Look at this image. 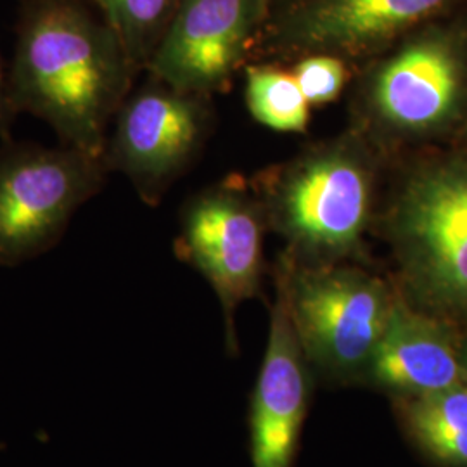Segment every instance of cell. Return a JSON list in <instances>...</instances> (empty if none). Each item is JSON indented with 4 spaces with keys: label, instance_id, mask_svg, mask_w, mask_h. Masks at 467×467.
<instances>
[{
    "label": "cell",
    "instance_id": "cell-14",
    "mask_svg": "<svg viewBox=\"0 0 467 467\" xmlns=\"http://www.w3.org/2000/svg\"><path fill=\"white\" fill-rule=\"evenodd\" d=\"M244 99L251 117L284 134H303L310 125V104L291 67H244Z\"/></svg>",
    "mask_w": 467,
    "mask_h": 467
},
{
    "label": "cell",
    "instance_id": "cell-8",
    "mask_svg": "<svg viewBox=\"0 0 467 467\" xmlns=\"http://www.w3.org/2000/svg\"><path fill=\"white\" fill-rule=\"evenodd\" d=\"M212 119L208 96L182 92L150 77L118 109L102 163L108 173H123L144 202L158 204L200 156Z\"/></svg>",
    "mask_w": 467,
    "mask_h": 467
},
{
    "label": "cell",
    "instance_id": "cell-6",
    "mask_svg": "<svg viewBox=\"0 0 467 467\" xmlns=\"http://www.w3.org/2000/svg\"><path fill=\"white\" fill-rule=\"evenodd\" d=\"M102 160L71 146L9 142L0 150V264L50 250L75 212L100 191Z\"/></svg>",
    "mask_w": 467,
    "mask_h": 467
},
{
    "label": "cell",
    "instance_id": "cell-4",
    "mask_svg": "<svg viewBox=\"0 0 467 467\" xmlns=\"http://www.w3.org/2000/svg\"><path fill=\"white\" fill-rule=\"evenodd\" d=\"M464 36L422 26L360 69L351 99V129L384 160L403 146L447 130L467 96Z\"/></svg>",
    "mask_w": 467,
    "mask_h": 467
},
{
    "label": "cell",
    "instance_id": "cell-16",
    "mask_svg": "<svg viewBox=\"0 0 467 467\" xmlns=\"http://www.w3.org/2000/svg\"><path fill=\"white\" fill-rule=\"evenodd\" d=\"M291 71L310 106L337 99L350 78V65L331 54H310L295 61Z\"/></svg>",
    "mask_w": 467,
    "mask_h": 467
},
{
    "label": "cell",
    "instance_id": "cell-17",
    "mask_svg": "<svg viewBox=\"0 0 467 467\" xmlns=\"http://www.w3.org/2000/svg\"><path fill=\"white\" fill-rule=\"evenodd\" d=\"M15 113L9 104V96H7V77L4 75L2 63H0V135L7 140L9 139V129L11 121L15 119Z\"/></svg>",
    "mask_w": 467,
    "mask_h": 467
},
{
    "label": "cell",
    "instance_id": "cell-13",
    "mask_svg": "<svg viewBox=\"0 0 467 467\" xmlns=\"http://www.w3.org/2000/svg\"><path fill=\"white\" fill-rule=\"evenodd\" d=\"M401 412L409 433L434 461L467 467V381L433 395L405 399Z\"/></svg>",
    "mask_w": 467,
    "mask_h": 467
},
{
    "label": "cell",
    "instance_id": "cell-3",
    "mask_svg": "<svg viewBox=\"0 0 467 467\" xmlns=\"http://www.w3.org/2000/svg\"><path fill=\"white\" fill-rule=\"evenodd\" d=\"M400 295L436 317H467V150L401 171L379 212Z\"/></svg>",
    "mask_w": 467,
    "mask_h": 467
},
{
    "label": "cell",
    "instance_id": "cell-9",
    "mask_svg": "<svg viewBox=\"0 0 467 467\" xmlns=\"http://www.w3.org/2000/svg\"><path fill=\"white\" fill-rule=\"evenodd\" d=\"M265 227L254 192L237 177L206 187L181 213L177 251L213 287L227 331L239 305L260 291Z\"/></svg>",
    "mask_w": 467,
    "mask_h": 467
},
{
    "label": "cell",
    "instance_id": "cell-5",
    "mask_svg": "<svg viewBox=\"0 0 467 467\" xmlns=\"http://www.w3.org/2000/svg\"><path fill=\"white\" fill-rule=\"evenodd\" d=\"M277 287L305 358L339 378L368 370L399 289L362 267L296 265L285 258Z\"/></svg>",
    "mask_w": 467,
    "mask_h": 467
},
{
    "label": "cell",
    "instance_id": "cell-15",
    "mask_svg": "<svg viewBox=\"0 0 467 467\" xmlns=\"http://www.w3.org/2000/svg\"><path fill=\"white\" fill-rule=\"evenodd\" d=\"M135 73L146 69L179 0H94Z\"/></svg>",
    "mask_w": 467,
    "mask_h": 467
},
{
    "label": "cell",
    "instance_id": "cell-7",
    "mask_svg": "<svg viewBox=\"0 0 467 467\" xmlns=\"http://www.w3.org/2000/svg\"><path fill=\"white\" fill-rule=\"evenodd\" d=\"M453 0H274L256 42L264 56L296 61L331 54L366 65L426 26Z\"/></svg>",
    "mask_w": 467,
    "mask_h": 467
},
{
    "label": "cell",
    "instance_id": "cell-2",
    "mask_svg": "<svg viewBox=\"0 0 467 467\" xmlns=\"http://www.w3.org/2000/svg\"><path fill=\"white\" fill-rule=\"evenodd\" d=\"M386 161L348 129L268 168L253 189L267 227L296 265L347 264L362 254L376 222L379 173Z\"/></svg>",
    "mask_w": 467,
    "mask_h": 467
},
{
    "label": "cell",
    "instance_id": "cell-18",
    "mask_svg": "<svg viewBox=\"0 0 467 467\" xmlns=\"http://www.w3.org/2000/svg\"><path fill=\"white\" fill-rule=\"evenodd\" d=\"M462 357H464V368H466V376H467V347H466V348H462Z\"/></svg>",
    "mask_w": 467,
    "mask_h": 467
},
{
    "label": "cell",
    "instance_id": "cell-10",
    "mask_svg": "<svg viewBox=\"0 0 467 467\" xmlns=\"http://www.w3.org/2000/svg\"><path fill=\"white\" fill-rule=\"evenodd\" d=\"M274 0H179L146 71L177 90L212 96L246 63Z\"/></svg>",
    "mask_w": 467,
    "mask_h": 467
},
{
    "label": "cell",
    "instance_id": "cell-1",
    "mask_svg": "<svg viewBox=\"0 0 467 467\" xmlns=\"http://www.w3.org/2000/svg\"><path fill=\"white\" fill-rule=\"evenodd\" d=\"M137 73L115 32L82 0H28L7 77L13 113L47 121L65 146L102 160Z\"/></svg>",
    "mask_w": 467,
    "mask_h": 467
},
{
    "label": "cell",
    "instance_id": "cell-11",
    "mask_svg": "<svg viewBox=\"0 0 467 467\" xmlns=\"http://www.w3.org/2000/svg\"><path fill=\"white\" fill-rule=\"evenodd\" d=\"M305 360L285 298L277 287L265 358L251 405L253 467H291L306 410Z\"/></svg>",
    "mask_w": 467,
    "mask_h": 467
},
{
    "label": "cell",
    "instance_id": "cell-12",
    "mask_svg": "<svg viewBox=\"0 0 467 467\" xmlns=\"http://www.w3.org/2000/svg\"><path fill=\"white\" fill-rule=\"evenodd\" d=\"M368 372L374 383L403 399L433 395L467 381L462 350L445 320L414 306L400 291Z\"/></svg>",
    "mask_w": 467,
    "mask_h": 467
}]
</instances>
